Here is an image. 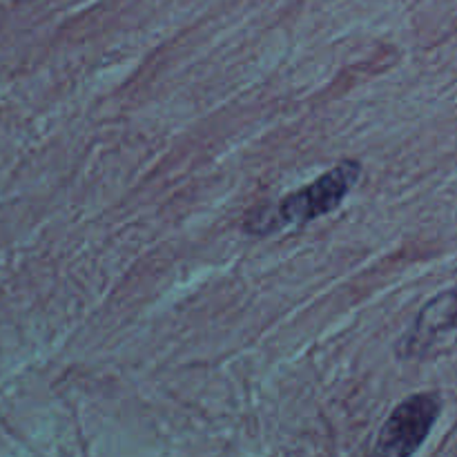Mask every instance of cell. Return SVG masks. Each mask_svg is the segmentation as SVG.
<instances>
[{
	"instance_id": "6da1fadb",
	"label": "cell",
	"mask_w": 457,
	"mask_h": 457,
	"mask_svg": "<svg viewBox=\"0 0 457 457\" xmlns=\"http://www.w3.org/2000/svg\"><path fill=\"white\" fill-rule=\"evenodd\" d=\"M361 163L346 159L333 170L321 174L317 181L299 187L297 192L281 199L275 208L254 212L245 223V230L253 235H272L288 226H306L315 219L335 212L344 204L353 187L360 183Z\"/></svg>"
},
{
	"instance_id": "7a4b0ae2",
	"label": "cell",
	"mask_w": 457,
	"mask_h": 457,
	"mask_svg": "<svg viewBox=\"0 0 457 457\" xmlns=\"http://www.w3.org/2000/svg\"><path fill=\"white\" fill-rule=\"evenodd\" d=\"M442 413L437 393H413L393 409L369 457H413Z\"/></svg>"
}]
</instances>
